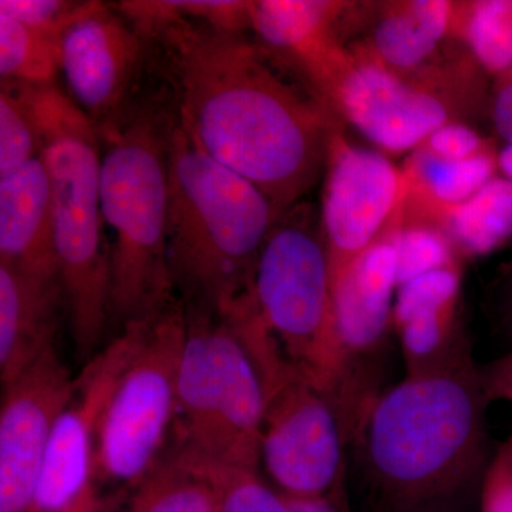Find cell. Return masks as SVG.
<instances>
[{
    "label": "cell",
    "instance_id": "cell-1",
    "mask_svg": "<svg viewBox=\"0 0 512 512\" xmlns=\"http://www.w3.org/2000/svg\"><path fill=\"white\" fill-rule=\"evenodd\" d=\"M175 90L177 120L198 147L254 184L278 217L325 171L335 130L245 35L178 22L156 36Z\"/></svg>",
    "mask_w": 512,
    "mask_h": 512
},
{
    "label": "cell",
    "instance_id": "cell-2",
    "mask_svg": "<svg viewBox=\"0 0 512 512\" xmlns=\"http://www.w3.org/2000/svg\"><path fill=\"white\" fill-rule=\"evenodd\" d=\"M480 367L406 375L370 404L356 440L376 512H470L495 446Z\"/></svg>",
    "mask_w": 512,
    "mask_h": 512
},
{
    "label": "cell",
    "instance_id": "cell-3",
    "mask_svg": "<svg viewBox=\"0 0 512 512\" xmlns=\"http://www.w3.org/2000/svg\"><path fill=\"white\" fill-rule=\"evenodd\" d=\"M278 220L264 192L208 157L175 121L167 256L187 308L222 315L247 295L256 259Z\"/></svg>",
    "mask_w": 512,
    "mask_h": 512
},
{
    "label": "cell",
    "instance_id": "cell-4",
    "mask_svg": "<svg viewBox=\"0 0 512 512\" xmlns=\"http://www.w3.org/2000/svg\"><path fill=\"white\" fill-rule=\"evenodd\" d=\"M175 121L158 104L146 103L99 128L110 315L123 325L156 316L175 302L167 256Z\"/></svg>",
    "mask_w": 512,
    "mask_h": 512
},
{
    "label": "cell",
    "instance_id": "cell-5",
    "mask_svg": "<svg viewBox=\"0 0 512 512\" xmlns=\"http://www.w3.org/2000/svg\"><path fill=\"white\" fill-rule=\"evenodd\" d=\"M25 87L49 174L57 265L73 342L77 355L90 360L111 318L99 128L55 84Z\"/></svg>",
    "mask_w": 512,
    "mask_h": 512
},
{
    "label": "cell",
    "instance_id": "cell-6",
    "mask_svg": "<svg viewBox=\"0 0 512 512\" xmlns=\"http://www.w3.org/2000/svg\"><path fill=\"white\" fill-rule=\"evenodd\" d=\"M251 296L289 365L332 397L346 417L355 409V397L336 333L328 251L302 207L281 215L266 237Z\"/></svg>",
    "mask_w": 512,
    "mask_h": 512
},
{
    "label": "cell",
    "instance_id": "cell-7",
    "mask_svg": "<svg viewBox=\"0 0 512 512\" xmlns=\"http://www.w3.org/2000/svg\"><path fill=\"white\" fill-rule=\"evenodd\" d=\"M185 316L171 448L207 466L258 471L265 413L258 367L224 316L187 306Z\"/></svg>",
    "mask_w": 512,
    "mask_h": 512
},
{
    "label": "cell",
    "instance_id": "cell-8",
    "mask_svg": "<svg viewBox=\"0 0 512 512\" xmlns=\"http://www.w3.org/2000/svg\"><path fill=\"white\" fill-rule=\"evenodd\" d=\"M187 316L174 302L151 320L101 416L96 480L133 488L164 454L173 433Z\"/></svg>",
    "mask_w": 512,
    "mask_h": 512
},
{
    "label": "cell",
    "instance_id": "cell-9",
    "mask_svg": "<svg viewBox=\"0 0 512 512\" xmlns=\"http://www.w3.org/2000/svg\"><path fill=\"white\" fill-rule=\"evenodd\" d=\"M348 427L332 397L296 370L265 390L259 466L286 498L345 505Z\"/></svg>",
    "mask_w": 512,
    "mask_h": 512
},
{
    "label": "cell",
    "instance_id": "cell-10",
    "mask_svg": "<svg viewBox=\"0 0 512 512\" xmlns=\"http://www.w3.org/2000/svg\"><path fill=\"white\" fill-rule=\"evenodd\" d=\"M153 318L124 325L74 379L73 396L57 420L30 512H89L99 504L94 461L101 416Z\"/></svg>",
    "mask_w": 512,
    "mask_h": 512
},
{
    "label": "cell",
    "instance_id": "cell-11",
    "mask_svg": "<svg viewBox=\"0 0 512 512\" xmlns=\"http://www.w3.org/2000/svg\"><path fill=\"white\" fill-rule=\"evenodd\" d=\"M325 171L320 234L333 281L357 256L402 225L410 183L389 158L352 146L336 128Z\"/></svg>",
    "mask_w": 512,
    "mask_h": 512
},
{
    "label": "cell",
    "instance_id": "cell-12",
    "mask_svg": "<svg viewBox=\"0 0 512 512\" xmlns=\"http://www.w3.org/2000/svg\"><path fill=\"white\" fill-rule=\"evenodd\" d=\"M69 97L97 128L113 123L143 59V37L116 6L79 2L56 35Z\"/></svg>",
    "mask_w": 512,
    "mask_h": 512
},
{
    "label": "cell",
    "instance_id": "cell-13",
    "mask_svg": "<svg viewBox=\"0 0 512 512\" xmlns=\"http://www.w3.org/2000/svg\"><path fill=\"white\" fill-rule=\"evenodd\" d=\"M74 379L56 348L3 384L0 409V512H30L57 420Z\"/></svg>",
    "mask_w": 512,
    "mask_h": 512
},
{
    "label": "cell",
    "instance_id": "cell-14",
    "mask_svg": "<svg viewBox=\"0 0 512 512\" xmlns=\"http://www.w3.org/2000/svg\"><path fill=\"white\" fill-rule=\"evenodd\" d=\"M328 107L389 153H403L429 140L450 123L437 94L386 69L360 53L336 84Z\"/></svg>",
    "mask_w": 512,
    "mask_h": 512
},
{
    "label": "cell",
    "instance_id": "cell-15",
    "mask_svg": "<svg viewBox=\"0 0 512 512\" xmlns=\"http://www.w3.org/2000/svg\"><path fill=\"white\" fill-rule=\"evenodd\" d=\"M349 6L329 0L249 2L251 30L262 52L306 80L325 107L353 62L336 33Z\"/></svg>",
    "mask_w": 512,
    "mask_h": 512
},
{
    "label": "cell",
    "instance_id": "cell-16",
    "mask_svg": "<svg viewBox=\"0 0 512 512\" xmlns=\"http://www.w3.org/2000/svg\"><path fill=\"white\" fill-rule=\"evenodd\" d=\"M397 231V229H396ZM377 242L332 281L336 333L357 399L370 402L379 392L362 372L360 360L372 359L383 348L393 326L397 292L394 234Z\"/></svg>",
    "mask_w": 512,
    "mask_h": 512
},
{
    "label": "cell",
    "instance_id": "cell-17",
    "mask_svg": "<svg viewBox=\"0 0 512 512\" xmlns=\"http://www.w3.org/2000/svg\"><path fill=\"white\" fill-rule=\"evenodd\" d=\"M461 275L457 265L434 269L397 288L393 326L406 375L437 372L473 362L458 320Z\"/></svg>",
    "mask_w": 512,
    "mask_h": 512
},
{
    "label": "cell",
    "instance_id": "cell-18",
    "mask_svg": "<svg viewBox=\"0 0 512 512\" xmlns=\"http://www.w3.org/2000/svg\"><path fill=\"white\" fill-rule=\"evenodd\" d=\"M0 265L60 281L49 174L42 157L0 178Z\"/></svg>",
    "mask_w": 512,
    "mask_h": 512
},
{
    "label": "cell",
    "instance_id": "cell-19",
    "mask_svg": "<svg viewBox=\"0 0 512 512\" xmlns=\"http://www.w3.org/2000/svg\"><path fill=\"white\" fill-rule=\"evenodd\" d=\"M62 285L0 265V377L8 384L55 348Z\"/></svg>",
    "mask_w": 512,
    "mask_h": 512
},
{
    "label": "cell",
    "instance_id": "cell-20",
    "mask_svg": "<svg viewBox=\"0 0 512 512\" xmlns=\"http://www.w3.org/2000/svg\"><path fill=\"white\" fill-rule=\"evenodd\" d=\"M456 5L443 0H413L384 6L365 52L386 69L402 76L414 72L436 53L453 29Z\"/></svg>",
    "mask_w": 512,
    "mask_h": 512
},
{
    "label": "cell",
    "instance_id": "cell-21",
    "mask_svg": "<svg viewBox=\"0 0 512 512\" xmlns=\"http://www.w3.org/2000/svg\"><path fill=\"white\" fill-rule=\"evenodd\" d=\"M126 512H221L210 468L167 450L131 488Z\"/></svg>",
    "mask_w": 512,
    "mask_h": 512
},
{
    "label": "cell",
    "instance_id": "cell-22",
    "mask_svg": "<svg viewBox=\"0 0 512 512\" xmlns=\"http://www.w3.org/2000/svg\"><path fill=\"white\" fill-rule=\"evenodd\" d=\"M447 237L468 256H485L512 239V181L495 177L448 210Z\"/></svg>",
    "mask_w": 512,
    "mask_h": 512
},
{
    "label": "cell",
    "instance_id": "cell-23",
    "mask_svg": "<svg viewBox=\"0 0 512 512\" xmlns=\"http://www.w3.org/2000/svg\"><path fill=\"white\" fill-rule=\"evenodd\" d=\"M144 42L178 22H200L222 32L245 35L251 10L244 0H126L116 5Z\"/></svg>",
    "mask_w": 512,
    "mask_h": 512
},
{
    "label": "cell",
    "instance_id": "cell-24",
    "mask_svg": "<svg viewBox=\"0 0 512 512\" xmlns=\"http://www.w3.org/2000/svg\"><path fill=\"white\" fill-rule=\"evenodd\" d=\"M498 154L493 150L463 161L441 160L421 148L410 165V183H419L441 207H457L495 178Z\"/></svg>",
    "mask_w": 512,
    "mask_h": 512
},
{
    "label": "cell",
    "instance_id": "cell-25",
    "mask_svg": "<svg viewBox=\"0 0 512 512\" xmlns=\"http://www.w3.org/2000/svg\"><path fill=\"white\" fill-rule=\"evenodd\" d=\"M453 28L485 72L500 76L512 66V0H478L456 6Z\"/></svg>",
    "mask_w": 512,
    "mask_h": 512
},
{
    "label": "cell",
    "instance_id": "cell-26",
    "mask_svg": "<svg viewBox=\"0 0 512 512\" xmlns=\"http://www.w3.org/2000/svg\"><path fill=\"white\" fill-rule=\"evenodd\" d=\"M60 73L56 37L0 15V74L5 82L46 86Z\"/></svg>",
    "mask_w": 512,
    "mask_h": 512
},
{
    "label": "cell",
    "instance_id": "cell-27",
    "mask_svg": "<svg viewBox=\"0 0 512 512\" xmlns=\"http://www.w3.org/2000/svg\"><path fill=\"white\" fill-rule=\"evenodd\" d=\"M42 141L25 83L5 82L0 89V178L40 157Z\"/></svg>",
    "mask_w": 512,
    "mask_h": 512
},
{
    "label": "cell",
    "instance_id": "cell-28",
    "mask_svg": "<svg viewBox=\"0 0 512 512\" xmlns=\"http://www.w3.org/2000/svg\"><path fill=\"white\" fill-rule=\"evenodd\" d=\"M394 245L399 286L434 269L457 265L453 242L440 229L429 225H400L394 234Z\"/></svg>",
    "mask_w": 512,
    "mask_h": 512
},
{
    "label": "cell",
    "instance_id": "cell-29",
    "mask_svg": "<svg viewBox=\"0 0 512 512\" xmlns=\"http://www.w3.org/2000/svg\"><path fill=\"white\" fill-rule=\"evenodd\" d=\"M207 467L220 490L221 512H291L284 495L268 485L258 471Z\"/></svg>",
    "mask_w": 512,
    "mask_h": 512
},
{
    "label": "cell",
    "instance_id": "cell-30",
    "mask_svg": "<svg viewBox=\"0 0 512 512\" xmlns=\"http://www.w3.org/2000/svg\"><path fill=\"white\" fill-rule=\"evenodd\" d=\"M478 512H512V436L495 446L478 495Z\"/></svg>",
    "mask_w": 512,
    "mask_h": 512
},
{
    "label": "cell",
    "instance_id": "cell-31",
    "mask_svg": "<svg viewBox=\"0 0 512 512\" xmlns=\"http://www.w3.org/2000/svg\"><path fill=\"white\" fill-rule=\"evenodd\" d=\"M77 5L70 0H0V15L56 37Z\"/></svg>",
    "mask_w": 512,
    "mask_h": 512
},
{
    "label": "cell",
    "instance_id": "cell-32",
    "mask_svg": "<svg viewBox=\"0 0 512 512\" xmlns=\"http://www.w3.org/2000/svg\"><path fill=\"white\" fill-rule=\"evenodd\" d=\"M424 148L433 156L446 161H463L493 150L476 131L451 121L434 131L424 143Z\"/></svg>",
    "mask_w": 512,
    "mask_h": 512
},
{
    "label": "cell",
    "instance_id": "cell-33",
    "mask_svg": "<svg viewBox=\"0 0 512 512\" xmlns=\"http://www.w3.org/2000/svg\"><path fill=\"white\" fill-rule=\"evenodd\" d=\"M480 376L488 402L512 403V349L480 367Z\"/></svg>",
    "mask_w": 512,
    "mask_h": 512
},
{
    "label": "cell",
    "instance_id": "cell-34",
    "mask_svg": "<svg viewBox=\"0 0 512 512\" xmlns=\"http://www.w3.org/2000/svg\"><path fill=\"white\" fill-rule=\"evenodd\" d=\"M491 116L498 136L512 144V66L497 76Z\"/></svg>",
    "mask_w": 512,
    "mask_h": 512
},
{
    "label": "cell",
    "instance_id": "cell-35",
    "mask_svg": "<svg viewBox=\"0 0 512 512\" xmlns=\"http://www.w3.org/2000/svg\"><path fill=\"white\" fill-rule=\"evenodd\" d=\"M291 512H346L345 505L328 498H286Z\"/></svg>",
    "mask_w": 512,
    "mask_h": 512
},
{
    "label": "cell",
    "instance_id": "cell-36",
    "mask_svg": "<svg viewBox=\"0 0 512 512\" xmlns=\"http://www.w3.org/2000/svg\"><path fill=\"white\" fill-rule=\"evenodd\" d=\"M498 168H501L505 178L512 181V144H507L498 154Z\"/></svg>",
    "mask_w": 512,
    "mask_h": 512
},
{
    "label": "cell",
    "instance_id": "cell-37",
    "mask_svg": "<svg viewBox=\"0 0 512 512\" xmlns=\"http://www.w3.org/2000/svg\"><path fill=\"white\" fill-rule=\"evenodd\" d=\"M121 494L114 497L101 498L99 504L93 507L89 512H120Z\"/></svg>",
    "mask_w": 512,
    "mask_h": 512
},
{
    "label": "cell",
    "instance_id": "cell-38",
    "mask_svg": "<svg viewBox=\"0 0 512 512\" xmlns=\"http://www.w3.org/2000/svg\"><path fill=\"white\" fill-rule=\"evenodd\" d=\"M505 320H507L508 329H510L512 336V286L510 291V296H508L507 301V311H505Z\"/></svg>",
    "mask_w": 512,
    "mask_h": 512
}]
</instances>
